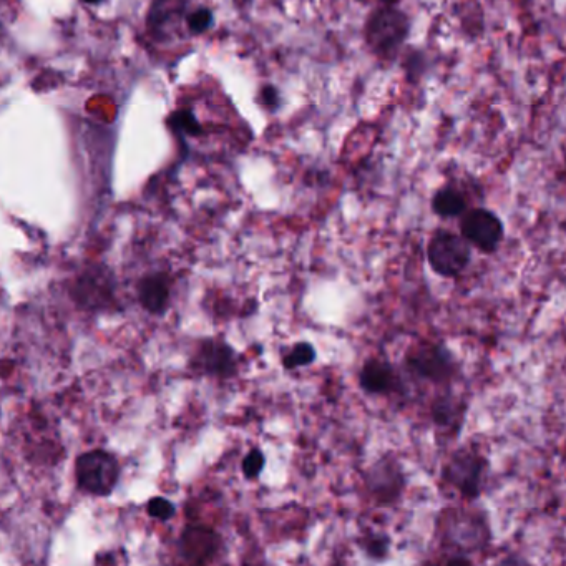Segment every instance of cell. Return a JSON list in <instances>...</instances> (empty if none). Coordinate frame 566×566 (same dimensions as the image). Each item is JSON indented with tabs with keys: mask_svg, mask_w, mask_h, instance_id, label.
I'll use <instances>...</instances> for the list:
<instances>
[{
	"mask_svg": "<svg viewBox=\"0 0 566 566\" xmlns=\"http://www.w3.org/2000/svg\"><path fill=\"white\" fill-rule=\"evenodd\" d=\"M460 231L465 240L482 253H495L505 236L502 220L485 208L467 211L460 221Z\"/></svg>",
	"mask_w": 566,
	"mask_h": 566,
	"instance_id": "cell-9",
	"label": "cell"
},
{
	"mask_svg": "<svg viewBox=\"0 0 566 566\" xmlns=\"http://www.w3.org/2000/svg\"><path fill=\"white\" fill-rule=\"evenodd\" d=\"M170 123L171 127L175 128V132L186 133L191 137H195L196 133H200L201 130L200 123L191 110H178V112L173 113Z\"/></svg>",
	"mask_w": 566,
	"mask_h": 566,
	"instance_id": "cell-20",
	"label": "cell"
},
{
	"mask_svg": "<svg viewBox=\"0 0 566 566\" xmlns=\"http://www.w3.org/2000/svg\"><path fill=\"white\" fill-rule=\"evenodd\" d=\"M221 542L220 533L215 528L205 525H188L183 528L178 538V555L181 560L191 565H203L211 563L220 555Z\"/></svg>",
	"mask_w": 566,
	"mask_h": 566,
	"instance_id": "cell-11",
	"label": "cell"
},
{
	"mask_svg": "<svg viewBox=\"0 0 566 566\" xmlns=\"http://www.w3.org/2000/svg\"><path fill=\"white\" fill-rule=\"evenodd\" d=\"M118 480L120 464L117 457L107 450H90L75 460V482L87 495L108 497L117 488Z\"/></svg>",
	"mask_w": 566,
	"mask_h": 566,
	"instance_id": "cell-4",
	"label": "cell"
},
{
	"mask_svg": "<svg viewBox=\"0 0 566 566\" xmlns=\"http://www.w3.org/2000/svg\"><path fill=\"white\" fill-rule=\"evenodd\" d=\"M432 211L440 218H459L467 213V200L455 188L445 186L432 196Z\"/></svg>",
	"mask_w": 566,
	"mask_h": 566,
	"instance_id": "cell-16",
	"label": "cell"
},
{
	"mask_svg": "<svg viewBox=\"0 0 566 566\" xmlns=\"http://www.w3.org/2000/svg\"><path fill=\"white\" fill-rule=\"evenodd\" d=\"M147 512L150 517L160 522H168L175 517L176 508L173 503L165 497H153L147 505Z\"/></svg>",
	"mask_w": 566,
	"mask_h": 566,
	"instance_id": "cell-22",
	"label": "cell"
},
{
	"mask_svg": "<svg viewBox=\"0 0 566 566\" xmlns=\"http://www.w3.org/2000/svg\"><path fill=\"white\" fill-rule=\"evenodd\" d=\"M314 361H316V349L309 342H298L283 357V366L289 371H293V369H299V367L311 366Z\"/></svg>",
	"mask_w": 566,
	"mask_h": 566,
	"instance_id": "cell-18",
	"label": "cell"
},
{
	"mask_svg": "<svg viewBox=\"0 0 566 566\" xmlns=\"http://www.w3.org/2000/svg\"><path fill=\"white\" fill-rule=\"evenodd\" d=\"M430 268L442 278L454 279L464 273L472 259V249L464 236L440 230L430 238L427 246Z\"/></svg>",
	"mask_w": 566,
	"mask_h": 566,
	"instance_id": "cell-6",
	"label": "cell"
},
{
	"mask_svg": "<svg viewBox=\"0 0 566 566\" xmlns=\"http://www.w3.org/2000/svg\"><path fill=\"white\" fill-rule=\"evenodd\" d=\"M439 532L442 542L462 555L482 550L490 542V528L482 513L445 510L440 517Z\"/></svg>",
	"mask_w": 566,
	"mask_h": 566,
	"instance_id": "cell-3",
	"label": "cell"
},
{
	"mask_svg": "<svg viewBox=\"0 0 566 566\" xmlns=\"http://www.w3.org/2000/svg\"><path fill=\"white\" fill-rule=\"evenodd\" d=\"M69 294L83 313H107L117 308V278L107 264L90 263L75 276Z\"/></svg>",
	"mask_w": 566,
	"mask_h": 566,
	"instance_id": "cell-2",
	"label": "cell"
},
{
	"mask_svg": "<svg viewBox=\"0 0 566 566\" xmlns=\"http://www.w3.org/2000/svg\"><path fill=\"white\" fill-rule=\"evenodd\" d=\"M138 303L147 313L162 316L170 306L171 279L162 271H153L143 276L137 284Z\"/></svg>",
	"mask_w": 566,
	"mask_h": 566,
	"instance_id": "cell-13",
	"label": "cell"
},
{
	"mask_svg": "<svg viewBox=\"0 0 566 566\" xmlns=\"http://www.w3.org/2000/svg\"><path fill=\"white\" fill-rule=\"evenodd\" d=\"M359 386L369 396H386L399 387V376L391 362L374 357L362 366Z\"/></svg>",
	"mask_w": 566,
	"mask_h": 566,
	"instance_id": "cell-14",
	"label": "cell"
},
{
	"mask_svg": "<svg viewBox=\"0 0 566 566\" xmlns=\"http://www.w3.org/2000/svg\"><path fill=\"white\" fill-rule=\"evenodd\" d=\"M565 162H566V157H565Z\"/></svg>",
	"mask_w": 566,
	"mask_h": 566,
	"instance_id": "cell-25",
	"label": "cell"
},
{
	"mask_svg": "<svg viewBox=\"0 0 566 566\" xmlns=\"http://www.w3.org/2000/svg\"><path fill=\"white\" fill-rule=\"evenodd\" d=\"M264 465H266V459H264V454L259 449L249 450L246 457L243 459V464H241V470H243V475L248 480L258 479L261 472H263Z\"/></svg>",
	"mask_w": 566,
	"mask_h": 566,
	"instance_id": "cell-21",
	"label": "cell"
},
{
	"mask_svg": "<svg viewBox=\"0 0 566 566\" xmlns=\"http://www.w3.org/2000/svg\"><path fill=\"white\" fill-rule=\"evenodd\" d=\"M213 25H215V14L206 5L191 9L190 14L186 17V32L190 37L206 34Z\"/></svg>",
	"mask_w": 566,
	"mask_h": 566,
	"instance_id": "cell-17",
	"label": "cell"
},
{
	"mask_svg": "<svg viewBox=\"0 0 566 566\" xmlns=\"http://www.w3.org/2000/svg\"><path fill=\"white\" fill-rule=\"evenodd\" d=\"M264 98V103H266V107H274V105H278V92H276V88L274 87H264L263 93H261Z\"/></svg>",
	"mask_w": 566,
	"mask_h": 566,
	"instance_id": "cell-23",
	"label": "cell"
},
{
	"mask_svg": "<svg viewBox=\"0 0 566 566\" xmlns=\"http://www.w3.org/2000/svg\"><path fill=\"white\" fill-rule=\"evenodd\" d=\"M190 367L201 376L228 379L238 372V356L223 339H205L191 357Z\"/></svg>",
	"mask_w": 566,
	"mask_h": 566,
	"instance_id": "cell-10",
	"label": "cell"
},
{
	"mask_svg": "<svg viewBox=\"0 0 566 566\" xmlns=\"http://www.w3.org/2000/svg\"><path fill=\"white\" fill-rule=\"evenodd\" d=\"M362 550L366 553L367 557L376 560V562H381V560H386L389 557V552H391V540L384 533H372V535H367L362 542Z\"/></svg>",
	"mask_w": 566,
	"mask_h": 566,
	"instance_id": "cell-19",
	"label": "cell"
},
{
	"mask_svg": "<svg viewBox=\"0 0 566 566\" xmlns=\"http://www.w3.org/2000/svg\"><path fill=\"white\" fill-rule=\"evenodd\" d=\"M487 467V460L477 450L469 447L455 450L442 467V479L462 497L475 500L484 488Z\"/></svg>",
	"mask_w": 566,
	"mask_h": 566,
	"instance_id": "cell-5",
	"label": "cell"
},
{
	"mask_svg": "<svg viewBox=\"0 0 566 566\" xmlns=\"http://www.w3.org/2000/svg\"><path fill=\"white\" fill-rule=\"evenodd\" d=\"M83 4L87 5H98L102 4L103 0H82Z\"/></svg>",
	"mask_w": 566,
	"mask_h": 566,
	"instance_id": "cell-24",
	"label": "cell"
},
{
	"mask_svg": "<svg viewBox=\"0 0 566 566\" xmlns=\"http://www.w3.org/2000/svg\"><path fill=\"white\" fill-rule=\"evenodd\" d=\"M407 371L420 381L444 384L457 374V361L454 354L435 342H424L415 347L405 359Z\"/></svg>",
	"mask_w": 566,
	"mask_h": 566,
	"instance_id": "cell-7",
	"label": "cell"
},
{
	"mask_svg": "<svg viewBox=\"0 0 566 566\" xmlns=\"http://www.w3.org/2000/svg\"><path fill=\"white\" fill-rule=\"evenodd\" d=\"M465 410L467 405L454 397L442 396L432 404V419L440 429L457 430L459 424L464 422Z\"/></svg>",
	"mask_w": 566,
	"mask_h": 566,
	"instance_id": "cell-15",
	"label": "cell"
},
{
	"mask_svg": "<svg viewBox=\"0 0 566 566\" xmlns=\"http://www.w3.org/2000/svg\"><path fill=\"white\" fill-rule=\"evenodd\" d=\"M188 14H190V0H152L145 20L148 34L158 42H170L180 35H188L186 32Z\"/></svg>",
	"mask_w": 566,
	"mask_h": 566,
	"instance_id": "cell-8",
	"label": "cell"
},
{
	"mask_svg": "<svg viewBox=\"0 0 566 566\" xmlns=\"http://www.w3.org/2000/svg\"><path fill=\"white\" fill-rule=\"evenodd\" d=\"M366 484L372 497L381 505H391L401 497L405 479L401 465L394 459H381L367 472Z\"/></svg>",
	"mask_w": 566,
	"mask_h": 566,
	"instance_id": "cell-12",
	"label": "cell"
},
{
	"mask_svg": "<svg viewBox=\"0 0 566 566\" xmlns=\"http://www.w3.org/2000/svg\"><path fill=\"white\" fill-rule=\"evenodd\" d=\"M412 22L404 10L391 2L372 10L364 25V39L372 54L389 59L402 49L409 39Z\"/></svg>",
	"mask_w": 566,
	"mask_h": 566,
	"instance_id": "cell-1",
	"label": "cell"
}]
</instances>
